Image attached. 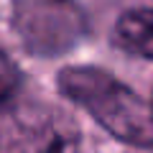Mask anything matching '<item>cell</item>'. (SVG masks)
<instances>
[{
	"instance_id": "cell-1",
	"label": "cell",
	"mask_w": 153,
	"mask_h": 153,
	"mask_svg": "<svg viewBox=\"0 0 153 153\" xmlns=\"http://www.w3.org/2000/svg\"><path fill=\"white\" fill-rule=\"evenodd\" d=\"M66 100L82 105L115 138L138 148H153V112L140 97L115 76L92 66H71L59 74Z\"/></svg>"
},
{
	"instance_id": "cell-2",
	"label": "cell",
	"mask_w": 153,
	"mask_h": 153,
	"mask_svg": "<svg viewBox=\"0 0 153 153\" xmlns=\"http://www.w3.org/2000/svg\"><path fill=\"white\" fill-rule=\"evenodd\" d=\"M18 31L38 54H59L84 33V18L71 0H23Z\"/></svg>"
},
{
	"instance_id": "cell-3",
	"label": "cell",
	"mask_w": 153,
	"mask_h": 153,
	"mask_svg": "<svg viewBox=\"0 0 153 153\" xmlns=\"http://www.w3.org/2000/svg\"><path fill=\"white\" fill-rule=\"evenodd\" d=\"M79 130L61 112H38L18 117L13 130L3 135L0 153H79Z\"/></svg>"
},
{
	"instance_id": "cell-4",
	"label": "cell",
	"mask_w": 153,
	"mask_h": 153,
	"mask_svg": "<svg viewBox=\"0 0 153 153\" xmlns=\"http://www.w3.org/2000/svg\"><path fill=\"white\" fill-rule=\"evenodd\" d=\"M115 41L123 51L140 59H153V10L135 8L120 16L115 26Z\"/></svg>"
},
{
	"instance_id": "cell-5",
	"label": "cell",
	"mask_w": 153,
	"mask_h": 153,
	"mask_svg": "<svg viewBox=\"0 0 153 153\" xmlns=\"http://www.w3.org/2000/svg\"><path fill=\"white\" fill-rule=\"evenodd\" d=\"M21 84H23V76H21L18 64L8 54L0 51V112H5L16 102L18 92H21Z\"/></svg>"
},
{
	"instance_id": "cell-6",
	"label": "cell",
	"mask_w": 153,
	"mask_h": 153,
	"mask_svg": "<svg viewBox=\"0 0 153 153\" xmlns=\"http://www.w3.org/2000/svg\"><path fill=\"white\" fill-rule=\"evenodd\" d=\"M151 112H153V102H151Z\"/></svg>"
}]
</instances>
